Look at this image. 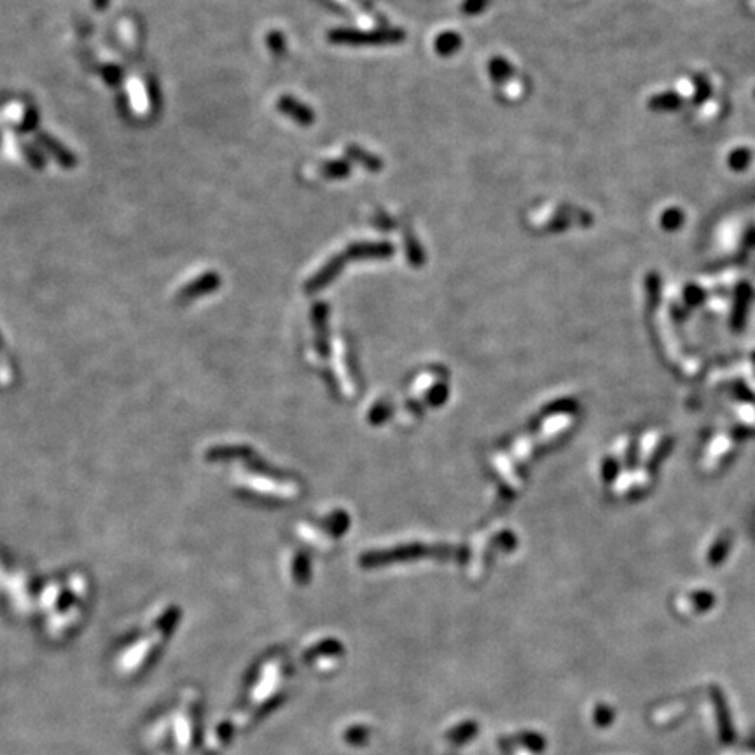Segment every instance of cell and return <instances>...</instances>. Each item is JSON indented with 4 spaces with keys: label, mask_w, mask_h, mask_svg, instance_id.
<instances>
[{
    "label": "cell",
    "mask_w": 755,
    "mask_h": 755,
    "mask_svg": "<svg viewBox=\"0 0 755 755\" xmlns=\"http://www.w3.org/2000/svg\"><path fill=\"white\" fill-rule=\"evenodd\" d=\"M712 701L717 712V725L718 735H720L722 743H732L735 739V729H732L731 715H729V706L725 703L724 694L718 687H712Z\"/></svg>",
    "instance_id": "6da1fadb"
},
{
    "label": "cell",
    "mask_w": 755,
    "mask_h": 755,
    "mask_svg": "<svg viewBox=\"0 0 755 755\" xmlns=\"http://www.w3.org/2000/svg\"><path fill=\"white\" fill-rule=\"evenodd\" d=\"M684 105V98L677 91H663L652 95L647 102V107L654 112H675Z\"/></svg>",
    "instance_id": "7a4b0ae2"
},
{
    "label": "cell",
    "mask_w": 755,
    "mask_h": 755,
    "mask_svg": "<svg viewBox=\"0 0 755 755\" xmlns=\"http://www.w3.org/2000/svg\"><path fill=\"white\" fill-rule=\"evenodd\" d=\"M39 144L42 145L47 152H51V156L56 157L61 167L72 168L76 164V157L72 156V152H68L64 145L58 144L56 140H53V138L47 137V135H39Z\"/></svg>",
    "instance_id": "3957f363"
},
{
    "label": "cell",
    "mask_w": 755,
    "mask_h": 755,
    "mask_svg": "<svg viewBox=\"0 0 755 755\" xmlns=\"http://www.w3.org/2000/svg\"><path fill=\"white\" fill-rule=\"evenodd\" d=\"M754 154L749 147H736L732 149L727 156V164L732 171H745L752 164Z\"/></svg>",
    "instance_id": "277c9868"
},
{
    "label": "cell",
    "mask_w": 755,
    "mask_h": 755,
    "mask_svg": "<svg viewBox=\"0 0 755 755\" xmlns=\"http://www.w3.org/2000/svg\"><path fill=\"white\" fill-rule=\"evenodd\" d=\"M659 222H661V227L666 231V233H675V231L682 229V226H684L685 214L680 210L679 207L666 208V210L663 212Z\"/></svg>",
    "instance_id": "5b68a950"
},
{
    "label": "cell",
    "mask_w": 755,
    "mask_h": 755,
    "mask_svg": "<svg viewBox=\"0 0 755 755\" xmlns=\"http://www.w3.org/2000/svg\"><path fill=\"white\" fill-rule=\"evenodd\" d=\"M712 83L706 76L699 74L694 77V93H692V104L703 105L712 97Z\"/></svg>",
    "instance_id": "8992f818"
},
{
    "label": "cell",
    "mask_w": 755,
    "mask_h": 755,
    "mask_svg": "<svg viewBox=\"0 0 755 755\" xmlns=\"http://www.w3.org/2000/svg\"><path fill=\"white\" fill-rule=\"evenodd\" d=\"M684 298L687 299V301L691 303V304H694V303L703 301V298H705V294H703L701 289H698V287H694V285H691V287L685 289Z\"/></svg>",
    "instance_id": "52a82bcc"
},
{
    "label": "cell",
    "mask_w": 755,
    "mask_h": 755,
    "mask_svg": "<svg viewBox=\"0 0 755 755\" xmlns=\"http://www.w3.org/2000/svg\"><path fill=\"white\" fill-rule=\"evenodd\" d=\"M23 151L27 152V157L30 159V163L34 164V167H44V157L39 156V152L35 151L34 147H30V145H23Z\"/></svg>",
    "instance_id": "ba28073f"
},
{
    "label": "cell",
    "mask_w": 755,
    "mask_h": 755,
    "mask_svg": "<svg viewBox=\"0 0 755 755\" xmlns=\"http://www.w3.org/2000/svg\"><path fill=\"white\" fill-rule=\"evenodd\" d=\"M37 124V112L28 111L25 112V121L21 123V130H32Z\"/></svg>",
    "instance_id": "9c48e42d"
},
{
    "label": "cell",
    "mask_w": 755,
    "mask_h": 755,
    "mask_svg": "<svg viewBox=\"0 0 755 755\" xmlns=\"http://www.w3.org/2000/svg\"><path fill=\"white\" fill-rule=\"evenodd\" d=\"M610 720H612V713H610V710H607V708H605V706H602V708L596 710V722H598V724L607 725Z\"/></svg>",
    "instance_id": "30bf717a"
},
{
    "label": "cell",
    "mask_w": 755,
    "mask_h": 755,
    "mask_svg": "<svg viewBox=\"0 0 755 755\" xmlns=\"http://www.w3.org/2000/svg\"><path fill=\"white\" fill-rule=\"evenodd\" d=\"M105 71L109 72V76H107V83H112V84H114L117 79H119V71H117L116 67H107V68H105Z\"/></svg>",
    "instance_id": "8fae6325"
},
{
    "label": "cell",
    "mask_w": 755,
    "mask_h": 755,
    "mask_svg": "<svg viewBox=\"0 0 755 755\" xmlns=\"http://www.w3.org/2000/svg\"><path fill=\"white\" fill-rule=\"evenodd\" d=\"M107 4H109V0H95V7H97V9H105Z\"/></svg>",
    "instance_id": "7c38bea8"
},
{
    "label": "cell",
    "mask_w": 755,
    "mask_h": 755,
    "mask_svg": "<svg viewBox=\"0 0 755 755\" xmlns=\"http://www.w3.org/2000/svg\"><path fill=\"white\" fill-rule=\"evenodd\" d=\"M754 97H755V91H754Z\"/></svg>",
    "instance_id": "4fadbf2b"
}]
</instances>
